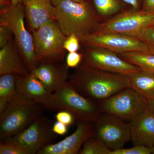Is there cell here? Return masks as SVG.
Listing matches in <instances>:
<instances>
[{"mask_svg": "<svg viewBox=\"0 0 154 154\" xmlns=\"http://www.w3.org/2000/svg\"><path fill=\"white\" fill-rule=\"evenodd\" d=\"M83 96L99 102L130 88L128 76L81 64L67 82Z\"/></svg>", "mask_w": 154, "mask_h": 154, "instance_id": "obj_1", "label": "cell"}, {"mask_svg": "<svg viewBox=\"0 0 154 154\" xmlns=\"http://www.w3.org/2000/svg\"><path fill=\"white\" fill-rule=\"evenodd\" d=\"M54 8L55 20L66 37L74 34L80 41L95 33L100 23L94 8L87 1L66 0Z\"/></svg>", "mask_w": 154, "mask_h": 154, "instance_id": "obj_2", "label": "cell"}, {"mask_svg": "<svg viewBox=\"0 0 154 154\" xmlns=\"http://www.w3.org/2000/svg\"><path fill=\"white\" fill-rule=\"evenodd\" d=\"M44 105L17 91L0 115V140L22 132L43 114Z\"/></svg>", "mask_w": 154, "mask_h": 154, "instance_id": "obj_3", "label": "cell"}, {"mask_svg": "<svg viewBox=\"0 0 154 154\" xmlns=\"http://www.w3.org/2000/svg\"><path fill=\"white\" fill-rule=\"evenodd\" d=\"M44 107L68 111L78 122H94L102 114L97 102L80 94L68 82L51 94Z\"/></svg>", "mask_w": 154, "mask_h": 154, "instance_id": "obj_4", "label": "cell"}, {"mask_svg": "<svg viewBox=\"0 0 154 154\" xmlns=\"http://www.w3.org/2000/svg\"><path fill=\"white\" fill-rule=\"evenodd\" d=\"M23 3L11 5L0 12V25L8 28L15 37L16 45L29 72L39 63L34 50L33 37L26 29Z\"/></svg>", "mask_w": 154, "mask_h": 154, "instance_id": "obj_5", "label": "cell"}, {"mask_svg": "<svg viewBox=\"0 0 154 154\" xmlns=\"http://www.w3.org/2000/svg\"><path fill=\"white\" fill-rule=\"evenodd\" d=\"M35 53L39 63L59 62L63 57L64 35L56 20L43 24L33 32Z\"/></svg>", "mask_w": 154, "mask_h": 154, "instance_id": "obj_6", "label": "cell"}, {"mask_svg": "<svg viewBox=\"0 0 154 154\" xmlns=\"http://www.w3.org/2000/svg\"><path fill=\"white\" fill-rule=\"evenodd\" d=\"M97 104L101 113L116 116L128 122L148 110L146 99L131 88H125Z\"/></svg>", "mask_w": 154, "mask_h": 154, "instance_id": "obj_7", "label": "cell"}, {"mask_svg": "<svg viewBox=\"0 0 154 154\" xmlns=\"http://www.w3.org/2000/svg\"><path fill=\"white\" fill-rule=\"evenodd\" d=\"M154 16V13L132 9L100 23L94 33H115L137 37L145 29L151 25Z\"/></svg>", "mask_w": 154, "mask_h": 154, "instance_id": "obj_8", "label": "cell"}, {"mask_svg": "<svg viewBox=\"0 0 154 154\" xmlns=\"http://www.w3.org/2000/svg\"><path fill=\"white\" fill-rule=\"evenodd\" d=\"M82 54L81 64L93 68L127 76L141 70L122 59L117 54L103 48L85 47Z\"/></svg>", "mask_w": 154, "mask_h": 154, "instance_id": "obj_9", "label": "cell"}, {"mask_svg": "<svg viewBox=\"0 0 154 154\" xmlns=\"http://www.w3.org/2000/svg\"><path fill=\"white\" fill-rule=\"evenodd\" d=\"M108 113H102L93 122L95 135L111 150L122 148L131 140L129 122Z\"/></svg>", "mask_w": 154, "mask_h": 154, "instance_id": "obj_10", "label": "cell"}, {"mask_svg": "<svg viewBox=\"0 0 154 154\" xmlns=\"http://www.w3.org/2000/svg\"><path fill=\"white\" fill-rule=\"evenodd\" d=\"M53 125L51 120L42 114L22 132L5 140L19 144L30 154H37L55 139L56 134L53 131Z\"/></svg>", "mask_w": 154, "mask_h": 154, "instance_id": "obj_11", "label": "cell"}, {"mask_svg": "<svg viewBox=\"0 0 154 154\" xmlns=\"http://www.w3.org/2000/svg\"><path fill=\"white\" fill-rule=\"evenodd\" d=\"M80 42L85 47L103 48L117 54L130 51L149 53L147 45L140 39L119 33H93L83 37Z\"/></svg>", "mask_w": 154, "mask_h": 154, "instance_id": "obj_12", "label": "cell"}, {"mask_svg": "<svg viewBox=\"0 0 154 154\" xmlns=\"http://www.w3.org/2000/svg\"><path fill=\"white\" fill-rule=\"evenodd\" d=\"M95 135L93 122H78L73 133L56 143L39 150L37 154H79L85 142Z\"/></svg>", "mask_w": 154, "mask_h": 154, "instance_id": "obj_13", "label": "cell"}, {"mask_svg": "<svg viewBox=\"0 0 154 154\" xmlns=\"http://www.w3.org/2000/svg\"><path fill=\"white\" fill-rule=\"evenodd\" d=\"M59 62L39 63L30 72L40 81L45 89L51 94L54 93L66 84L69 75L66 64Z\"/></svg>", "mask_w": 154, "mask_h": 154, "instance_id": "obj_14", "label": "cell"}, {"mask_svg": "<svg viewBox=\"0 0 154 154\" xmlns=\"http://www.w3.org/2000/svg\"><path fill=\"white\" fill-rule=\"evenodd\" d=\"M131 140L134 146H154V115L148 110L129 122Z\"/></svg>", "mask_w": 154, "mask_h": 154, "instance_id": "obj_15", "label": "cell"}, {"mask_svg": "<svg viewBox=\"0 0 154 154\" xmlns=\"http://www.w3.org/2000/svg\"><path fill=\"white\" fill-rule=\"evenodd\" d=\"M32 32L43 24L55 20V8L48 0H22Z\"/></svg>", "mask_w": 154, "mask_h": 154, "instance_id": "obj_16", "label": "cell"}, {"mask_svg": "<svg viewBox=\"0 0 154 154\" xmlns=\"http://www.w3.org/2000/svg\"><path fill=\"white\" fill-rule=\"evenodd\" d=\"M19 50L16 49L12 41L0 50V75L13 74L22 76L29 73Z\"/></svg>", "mask_w": 154, "mask_h": 154, "instance_id": "obj_17", "label": "cell"}, {"mask_svg": "<svg viewBox=\"0 0 154 154\" xmlns=\"http://www.w3.org/2000/svg\"><path fill=\"white\" fill-rule=\"evenodd\" d=\"M17 91L24 96L44 106L52 94L30 72L24 75L17 76Z\"/></svg>", "mask_w": 154, "mask_h": 154, "instance_id": "obj_18", "label": "cell"}, {"mask_svg": "<svg viewBox=\"0 0 154 154\" xmlns=\"http://www.w3.org/2000/svg\"><path fill=\"white\" fill-rule=\"evenodd\" d=\"M130 88L148 98L154 94V74L141 70L128 76Z\"/></svg>", "mask_w": 154, "mask_h": 154, "instance_id": "obj_19", "label": "cell"}, {"mask_svg": "<svg viewBox=\"0 0 154 154\" xmlns=\"http://www.w3.org/2000/svg\"><path fill=\"white\" fill-rule=\"evenodd\" d=\"M17 75L5 74L0 77V115L17 93Z\"/></svg>", "mask_w": 154, "mask_h": 154, "instance_id": "obj_20", "label": "cell"}, {"mask_svg": "<svg viewBox=\"0 0 154 154\" xmlns=\"http://www.w3.org/2000/svg\"><path fill=\"white\" fill-rule=\"evenodd\" d=\"M118 55L122 59L142 70L154 74V54L141 51H130Z\"/></svg>", "mask_w": 154, "mask_h": 154, "instance_id": "obj_21", "label": "cell"}, {"mask_svg": "<svg viewBox=\"0 0 154 154\" xmlns=\"http://www.w3.org/2000/svg\"><path fill=\"white\" fill-rule=\"evenodd\" d=\"M96 13L105 17L117 14L122 9L119 0H92Z\"/></svg>", "mask_w": 154, "mask_h": 154, "instance_id": "obj_22", "label": "cell"}, {"mask_svg": "<svg viewBox=\"0 0 154 154\" xmlns=\"http://www.w3.org/2000/svg\"><path fill=\"white\" fill-rule=\"evenodd\" d=\"M111 151L100 139L94 135L85 142L79 154H110Z\"/></svg>", "mask_w": 154, "mask_h": 154, "instance_id": "obj_23", "label": "cell"}, {"mask_svg": "<svg viewBox=\"0 0 154 154\" xmlns=\"http://www.w3.org/2000/svg\"><path fill=\"white\" fill-rule=\"evenodd\" d=\"M0 154H30V153L19 144L5 139L0 141Z\"/></svg>", "mask_w": 154, "mask_h": 154, "instance_id": "obj_24", "label": "cell"}, {"mask_svg": "<svg viewBox=\"0 0 154 154\" xmlns=\"http://www.w3.org/2000/svg\"><path fill=\"white\" fill-rule=\"evenodd\" d=\"M137 38L147 45L150 53L154 54V26L146 28Z\"/></svg>", "mask_w": 154, "mask_h": 154, "instance_id": "obj_25", "label": "cell"}, {"mask_svg": "<svg viewBox=\"0 0 154 154\" xmlns=\"http://www.w3.org/2000/svg\"><path fill=\"white\" fill-rule=\"evenodd\" d=\"M150 149L142 146H134L128 149L122 148L111 151L110 154H151Z\"/></svg>", "mask_w": 154, "mask_h": 154, "instance_id": "obj_26", "label": "cell"}, {"mask_svg": "<svg viewBox=\"0 0 154 154\" xmlns=\"http://www.w3.org/2000/svg\"><path fill=\"white\" fill-rule=\"evenodd\" d=\"M80 41L74 34L67 36L64 42L63 48L69 52H77L80 49Z\"/></svg>", "mask_w": 154, "mask_h": 154, "instance_id": "obj_27", "label": "cell"}, {"mask_svg": "<svg viewBox=\"0 0 154 154\" xmlns=\"http://www.w3.org/2000/svg\"><path fill=\"white\" fill-rule=\"evenodd\" d=\"M82 54L77 52H69L66 58L67 66L70 68H77L81 64L82 60Z\"/></svg>", "mask_w": 154, "mask_h": 154, "instance_id": "obj_28", "label": "cell"}, {"mask_svg": "<svg viewBox=\"0 0 154 154\" xmlns=\"http://www.w3.org/2000/svg\"><path fill=\"white\" fill-rule=\"evenodd\" d=\"M55 118L56 121L60 122L67 126H71L75 120L74 117L71 113L63 110H61L57 112L55 115Z\"/></svg>", "mask_w": 154, "mask_h": 154, "instance_id": "obj_29", "label": "cell"}, {"mask_svg": "<svg viewBox=\"0 0 154 154\" xmlns=\"http://www.w3.org/2000/svg\"><path fill=\"white\" fill-rule=\"evenodd\" d=\"M13 33L8 28L4 25H0V48L5 47L12 40Z\"/></svg>", "mask_w": 154, "mask_h": 154, "instance_id": "obj_30", "label": "cell"}, {"mask_svg": "<svg viewBox=\"0 0 154 154\" xmlns=\"http://www.w3.org/2000/svg\"><path fill=\"white\" fill-rule=\"evenodd\" d=\"M68 127V126L63 123L60 122L56 121L53 123L52 130L55 134L63 136L66 134L67 132Z\"/></svg>", "mask_w": 154, "mask_h": 154, "instance_id": "obj_31", "label": "cell"}, {"mask_svg": "<svg viewBox=\"0 0 154 154\" xmlns=\"http://www.w3.org/2000/svg\"><path fill=\"white\" fill-rule=\"evenodd\" d=\"M141 11L147 13H154V0H143Z\"/></svg>", "mask_w": 154, "mask_h": 154, "instance_id": "obj_32", "label": "cell"}, {"mask_svg": "<svg viewBox=\"0 0 154 154\" xmlns=\"http://www.w3.org/2000/svg\"><path fill=\"white\" fill-rule=\"evenodd\" d=\"M123 2L131 6L133 10H140L143 0H122Z\"/></svg>", "mask_w": 154, "mask_h": 154, "instance_id": "obj_33", "label": "cell"}, {"mask_svg": "<svg viewBox=\"0 0 154 154\" xmlns=\"http://www.w3.org/2000/svg\"><path fill=\"white\" fill-rule=\"evenodd\" d=\"M148 110L154 115V94L147 98Z\"/></svg>", "mask_w": 154, "mask_h": 154, "instance_id": "obj_34", "label": "cell"}, {"mask_svg": "<svg viewBox=\"0 0 154 154\" xmlns=\"http://www.w3.org/2000/svg\"><path fill=\"white\" fill-rule=\"evenodd\" d=\"M12 5V0H0L1 10L5 9Z\"/></svg>", "mask_w": 154, "mask_h": 154, "instance_id": "obj_35", "label": "cell"}, {"mask_svg": "<svg viewBox=\"0 0 154 154\" xmlns=\"http://www.w3.org/2000/svg\"><path fill=\"white\" fill-rule=\"evenodd\" d=\"M48 1L53 7H55L58 5L60 3L63 2V1H66V0H48ZM72 1L79 2H85L87 0H72Z\"/></svg>", "mask_w": 154, "mask_h": 154, "instance_id": "obj_36", "label": "cell"}, {"mask_svg": "<svg viewBox=\"0 0 154 154\" xmlns=\"http://www.w3.org/2000/svg\"><path fill=\"white\" fill-rule=\"evenodd\" d=\"M22 0H12V5H16L19 3H22Z\"/></svg>", "mask_w": 154, "mask_h": 154, "instance_id": "obj_37", "label": "cell"}, {"mask_svg": "<svg viewBox=\"0 0 154 154\" xmlns=\"http://www.w3.org/2000/svg\"><path fill=\"white\" fill-rule=\"evenodd\" d=\"M151 154H154V146L150 148Z\"/></svg>", "mask_w": 154, "mask_h": 154, "instance_id": "obj_38", "label": "cell"}, {"mask_svg": "<svg viewBox=\"0 0 154 154\" xmlns=\"http://www.w3.org/2000/svg\"><path fill=\"white\" fill-rule=\"evenodd\" d=\"M151 26H154V16L151 25Z\"/></svg>", "mask_w": 154, "mask_h": 154, "instance_id": "obj_39", "label": "cell"}]
</instances>
